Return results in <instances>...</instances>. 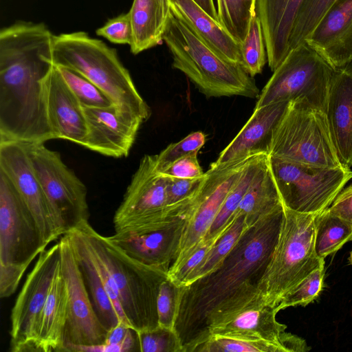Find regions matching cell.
<instances>
[{
  "label": "cell",
  "mask_w": 352,
  "mask_h": 352,
  "mask_svg": "<svg viewBox=\"0 0 352 352\" xmlns=\"http://www.w3.org/2000/svg\"><path fill=\"white\" fill-rule=\"evenodd\" d=\"M137 333L141 352H184L179 338L173 329L158 326Z\"/></svg>",
  "instance_id": "f35d334b"
},
{
  "label": "cell",
  "mask_w": 352,
  "mask_h": 352,
  "mask_svg": "<svg viewBox=\"0 0 352 352\" xmlns=\"http://www.w3.org/2000/svg\"><path fill=\"white\" fill-rule=\"evenodd\" d=\"M185 223L183 219L157 230L108 237L133 259L168 273L177 258Z\"/></svg>",
  "instance_id": "7402d4cb"
},
{
  "label": "cell",
  "mask_w": 352,
  "mask_h": 352,
  "mask_svg": "<svg viewBox=\"0 0 352 352\" xmlns=\"http://www.w3.org/2000/svg\"><path fill=\"white\" fill-rule=\"evenodd\" d=\"M192 205L170 207L166 177L156 168V155H145L129 184L113 222L116 234H142L186 219Z\"/></svg>",
  "instance_id": "9c48e42d"
},
{
  "label": "cell",
  "mask_w": 352,
  "mask_h": 352,
  "mask_svg": "<svg viewBox=\"0 0 352 352\" xmlns=\"http://www.w3.org/2000/svg\"><path fill=\"white\" fill-rule=\"evenodd\" d=\"M282 203L267 158L233 216H243L250 226Z\"/></svg>",
  "instance_id": "f1b7e54d"
},
{
  "label": "cell",
  "mask_w": 352,
  "mask_h": 352,
  "mask_svg": "<svg viewBox=\"0 0 352 352\" xmlns=\"http://www.w3.org/2000/svg\"><path fill=\"white\" fill-rule=\"evenodd\" d=\"M232 221L233 218L221 231L216 234L206 237L176 271L168 274V278L178 286L183 285L189 275L204 261L212 246L228 229Z\"/></svg>",
  "instance_id": "7bdbcfd3"
},
{
  "label": "cell",
  "mask_w": 352,
  "mask_h": 352,
  "mask_svg": "<svg viewBox=\"0 0 352 352\" xmlns=\"http://www.w3.org/2000/svg\"><path fill=\"white\" fill-rule=\"evenodd\" d=\"M60 272L68 296V319L65 333V351L74 346L104 344L109 331L99 320L67 234L58 241Z\"/></svg>",
  "instance_id": "9a60e30c"
},
{
  "label": "cell",
  "mask_w": 352,
  "mask_h": 352,
  "mask_svg": "<svg viewBox=\"0 0 352 352\" xmlns=\"http://www.w3.org/2000/svg\"><path fill=\"white\" fill-rule=\"evenodd\" d=\"M334 69L305 41L292 49L274 71L254 109L301 100L325 113Z\"/></svg>",
  "instance_id": "30bf717a"
},
{
  "label": "cell",
  "mask_w": 352,
  "mask_h": 352,
  "mask_svg": "<svg viewBox=\"0 0 352 352\" xmlns=\"http://www.w3.org/2000/svg\"><path fill=\"white\" fill-rule=\"evenodd\" d=\"M352 241V224L330 211L329 208L316 215L315 252L322 259L336 252Z\"/></svg>",
  "instance_id": "f546056e"
},
{
  "label": "cell",
  "mask_w": 352,
  "mask_h": 352,
  "mask_svg": "<svg viewBox=\"0 0 352 352\" xmlns=\"http://www.w3.org/2000/svg\"><path fill=\"white\" fill-rule=\"evenodd\" d=\"M169 12L160 0H133L129 12L132 28L129 46L133 54L162 43Z\"/></svg>",
  "instance_id": "83f0119b"
},
{
  "label": "cell",
  "mask_w": 352,
  "mask_h": 352,
  "mask_svg": "<svg viewBox=\"0 0 352 352\" xmlns=\"http://www.w3.org/2000/svg\"><path fill=\"white\" fill-rule=\"evenodd\" d=\"M56 67L82 107H105L114 104L106 94L80 74L67 67Z\"/></svg>",
  "instance_id": "d590c367"
},
{
  "label": "cell",
  "mask_w": 352,
  "mask_h": 352,
  "mask_svg": "<svg viewBox=\"0 0 352 352\" xmlns=\"http://www.w3.org/2000/svg\"><path fill=\"white\" fill-rule=\"evenodd\" d=\"M324 265L311 272L285 294L278 305V310L306 306L317 299L324 287Z\"/></svg>",
  "instance_id": "74e56055"
},
{
  "label": "cell",
  "mask_w": 352,
  "mask_h": 352,
  "mask_svg": "<svg viewBox=\"0 0 352 352\" xmlns=\"http://www.w3.org/2000/svg\"><path fill=\"white\" fill-rule=\"evenodd\" d=\"M217 15L221 26L242 44L248 34L256 0H217Z\"/></svg>",
  "instance_id": "d6a6232c"
},
{
  "label": "cell",
  "mask_w": 352,
  "mask_h": 352,
  "mask_svg": "<svg viewBox=\"0 0 352 352\" xmlns=\"http://www.w3.org/2000/svg\"><path fill=\"white\" fill-rule=\"evenodd\" d=\"M192 352H282L277 345L264 341H252L210 335Z\"/></svg>",
  "instance_id": "8d00e7d4"
},
{
  "label": "cell",
  "mask_w": 352,
  "mask_h": 352,
  "mask_svg": "<svg viewBox=\"0 0 352 352\" xmlns=\"http://www.w3.org/2000/svg\"><path fill=\"white\" fill-rule=\"evenodd\" d=\"M60 264V250L57 242L40 253L27 275L11 311V351H38L36 337L40 318Z\"/></svg>",
  "instance_id": "4fadbf2b"
},
{
  "label": "cell",
  "mask_w": 352,
  "mask_h": 352,
  "mask_svg": "<svg viewBox=\"0 0 352 352\" xmlns=\"http://www.w3.org/2000/svg\"><path fill=\"white\" fill-rule=\"evenodd\" d=\"M82 107L87 128L82 146L109 157H126L144 122L115 104Z\"/></svg>",
  "instance_id": "ac0fdd59"
},
{
  "label": "cell",
  "mask_w": 352,
  "mask_h": 352,
  "mask_svg": "<svg viewBox=\"0 0 352 352\" xmlns=\"http://www.w3.org/2000/svg\"><path fill=\"white\" fill-rule=\"evenodd\" d=\"M49 126L54 139L83 146L87 133L83 107L53 65L43 81Z\"/></svg>",
  "instance_id": "ffe728a7"
},
{
  "label": "cell",
  "mask_w": 352,
  "mask_h": 352,
  "mask_svg": "<svg viewBox=\"0 0 352 352\" xmlns=\"http://www.w3.org/2000/svg\"><path fill=\"white\" fill-rule=\"evenodd\" d=\"M242 67L252 77L261 74L267 60L261 20L256 11L252 16L248 34L241 44Z\"/></svg>",
  "instance_id": "836d02e7"
},
{
  "label": "cell",
  "mask_w": 352,
  "mask_h": 352,
  "mask_svg": "<svg viewBox=\"0 0 352 352\" xmlns=\"http://www.w3.org/2000/svg\"><path fill=\"white\" fill-rule=\"evenodd\" d=\"M158 172L164 176L177 178H194L205 175L199 163L197 153L180 157Z\"/></svg>",
  "instance_id": "f6af8a7d"
},
{
  "label": "cell",
  "mask_w": 352,
  "mask_h": 352,
  "mask_svg": "<svg viewBox=\"0 0 352 352\" xmlns=\"http://www.w3.org/2000/svg\"><path fill=\"white\" fill-rule=\"evenodd\" d=\"M65 234L70 239L94 310L101 323L109 331L122 322L109 298L104 280L79 231L75 228Z\"/></svg>",
  "instance_id": "4316f807"
},
{
  "label": "cell",
  "mask_w": 352,
  "mask_h": 352,
  "mask_svg": "<svg viewBox=\"0 0 352 352\" xmlns=\"http://www.w3.org/2000/svg\"><path fill=\"white\" fill-rule=\"evenodd\" d=\"M268 165L285 207L318 214L330 206L352 178L350 167H322L267 157Z\"/></svg>",
  "instance_id": "8fae6325"
},
{
  "label": "cell",
  "mask_w": 352,
  "mask_h": 352,
  "mask_svg": "<svg viewBox=\"0 0 352 352\" xmlns=\"http://www.w3.org/2000/svg\"><path fill=\"white\" fill-rule=\"evenodd\" d=\"M179 296V286L169 278L162 283L157 300L159 326L173 329Z\"/></svg>",
  "instance_id": "b9f144b4"
},
{
  "label": "cell",
  "mask_w": 352,
  "mask_h": 352,
  "mask_svg": "<svg viewBox=\"0 0 352 352\" xmlns=\"http://www.w3.org/2000/svg\"><path fill=\"white\" fill-rule=\"evenodd\" d=\"M167 202L176 207L193 204L206 179L205 175L194 178L166 177Z\"/></svg>",
  "instance_id": "ab89813d"
},
{
  "label": "cell",
  "mask_w": 352,
  "mask_h": 352,
  "mask_svg": "<svg viewBox=\"0 0 352 352\" xmlns=\"http://www.w3.org/2000/svg\"><path fill=\"white\" fill-rule=\"evenodd\" d=\"M289 103L280 102L254 109L248 122L208 169L226 168L258 154L268 155L273 131Z\"/></svg>",
  "instance_id": "d6986e66"
},
{
  "label": "cell",
  "mask_w": 352,
  "mask_h": 352,
  "mask_svg": "<svg viewBox=\"0 0 352 352\" xmlns=\"http://www.w3.org/2000/svg\"><path fill=\"white\" fill-rule=\"evenodd\" d=\"M47 246L16 188L0 170L1 298L15 292L29 265Z\"/></svg>",
  "instance_id": "52a82bcc"
},
{
  "label": "cell",
  "mask_w": 352,
  "mask_h": 352,
  "mask_svg": "<svg viewBox=\"0 0 352 352\" xmlns=\"http://www.w3.org/2000/svg\"><path fill=\"white\" fill-rule=\"evenodd\" d=\"M214 20L219 22L217 10L213 0H192Z\"/></svg>",
  "instance_id": "7dc6e473"
},
{
  "label": "cell",
  "mask_w": 352,
  "mask_h": 352,
  "mask_svg": "<svg viewBox=\"0 0 352 352\" xmlns=\"http://www.w3.org/2000/svg\"><path fill=\"white\" fill-rule=\"evenodd\" d=\"M206 135L201 131H195L177 142L169 144L156 155V168L159 171L177 159L193 153H198L204 145Z\"/></svg>",
  "instance_id": "60d3db41"
},
{
  "label": "cell",
  "mask_w": 352,
  "mask_h": 352,
  "mask_svg": "<svg viewBox=\"0 0 352 352\" xmlns=\"http://www.w3.org/2000/svg\"><path fill=\"white\" fill-rule=\"evenodd\" d=\"M336 0H303L294 21L289 52L305 42L321 17Z\"/></svg>",
  "instance_id": "e575fe53"
},
{
  "label": "cell",
  "mask_w": 352,
  "mask_h": 352,
  "mask_svg": "<svg viewBox=\"0 0 352 352\" xmlns=\"http://www.w3.org/2000/svg\"><path fill=\"white\" fill-rule=\"evenodd\" d=\"M303 0H256L267 63L274 71L289 53V40L294 19Z\"/></svg>",
  "instance_id": "cb8c5ba5"
},
{
  "label": "cell",
  "mask_w": 352,
  "mask_h": 352,
  "mask_svg": "<svg viewBox=\"0 0 352 352\" xmlns=\"http://www.w3.org/2000/svg\"><path fill=\"white\" fill-rule=\"evenodd\" d=\"M267 156L265 154H258L248 160L240 177L227 195L206 237L221 231L231 221L255 176L266 162Z\"/></svg>",
  "instance_id": "4dcf8cb0"
},
{
  "label": "cell",
  "mask_w": 352,
  "mask_h": 352,
  "mask_svg": "<svg viewBox=\"0 0 352 352\" xmlns=\"http://www.w3.org/2000/svg\"><path fill=\"white\" fill-rule=\"evenodd\" d=\"M232 217V223L214 243L204 261L189 275L183 285L190 283L216 270L250 226L247 224L243 216L234 215Z\"/></svg>",
  "instance_id": "1f68e13d"
},
{
  "label": "cell",
  "mask_w": 352,
  "mask_h": 352,
  "mask_svg": "<svg viewBox=\"0 0 352 352\" xmlns=\"http://www.w3.org/2000/svg\"><path fill=\"white\" fill-rule=\"evenodd\" d=\"M284 208L279 234L259 283L264 304L276 307L289 290L325 264L315 252L316 214Z\"/></svg>",
  "instance_id": "8992f818"
},
{
  "label": "cell",
  "mask_w": 352,
  "mask_h": 352,
  "mask_svg": "<svg viewBox=\"0 0 352 352\" xmlns=\"http://www.w3.org/2000/svg\"><path fill=\"white\" fill-rule=\"evenodd\" d=\"M349 262L351 265H352V250L350 253V256H349Z\"/></svg>",
  "instance_id": "681fc988"
},
{
  "label": "cell",
  "mask_w": 352,
  "mask_h": 352,
  "mask_svg": "<svg viewBox=\"0 0 352 352\" xmlns=\"http://www.w3.org/2000/svg\"><path fill=\"white\" fill-rule=\"evenodd\" d=\"M329 209L352 224V184L338 193Z\"/></svg>",
  "instance_id": "bcb514c9"
},
{
  "label": "cell",
  "mask_w": 352,
  "mask_h": 352,
  "mask_svg": "<svg viewBox=\"0 0 352 352\" xmlns=\"http://www.w3.org/2000/svg\"><path fill=\"white\" fill-rule=\"evenodd\" d=\"M160 1L167 8L169 9L168 0H160Z\"/></svg>",
  "instance_id": "c3c4849f"
},
{
  "label": "cell",
  "mask_w": 352,
  "mask_h": 352,
  "mask_svg": "<svg viewBox=\"0 0 352 352\" xmlns=\"http://www.w3.org/2000/svg\"><path fill=\"white\" fill-rule=\"evenodd\" d=\"M23 143L35 174L67 232L88 223L89 210L84 183L64 163L59 153L47 148L44 142Z\"/></svg>",
  "instance_id": "7c38bea8"
},
{
  "label": "cell",
  "mask_w": 352,
  "mask_h": 352,
  "mask_svg": "<svg viewBox=\"0 0 352 352\" xmlns=\"http://www.w3.org/2000/svg\"><path fill=\"white\" fill-rule=\"evenodd\" d=\"M52 62L80 74L120 109L146 121L151 111L114 48L83 31L53 36Z\"/></svg>",
  "instance_id": "3957f363"
},
{
  "label": "cell",
  "mask_w": 352,
  "mask_h": 352,
  "mask_svg": "<svg viewBox=\"0 0 352 352\" xmlns=\"http://www.w3.org/2000/svg\"><path fill=\"white\" fill-rule=\"evenodd\" d=\"M284 205L259 218L214 271L179 286L173 329L184 352L210 336L212 327L252 306L264 304L259 290L276 245Z\"/></svg>",
  "instance_id": "6da1fadb"
},
{
  "label": "cell",
  "mask_w": 352,
  "mask_h": 352,
  "mask_svg": "<svg viewBox=\"0 0 352 352\" xmlns=\"http://www.w3.org/2000/svg\"><path fill=\"white\" fill-rule=\"evenodd\" d=\"M163 39L172 55L173 67L184 73L207 97L259 96L253 77L242 65L214 52L170 10Z\"/></svg>",
  "instance_id": "5b68a950"
},
{
  "label": "cell",
  "mask_w": 352,
  "mask_h": 352,
  "mask_svg": "<svg viewBox=\"0 0 352 352\" xmlns=\"http://www.w3.org/2000/svg\"><path fill=\"white\" fill-rule=\"evenodd\" d=\"M169 9L211 50L242 65L241 44L192 0H168Z\"/></svg>",
  "instance_id": "d4e9b609"
},
{
  "label": "cell",
  "mask_w": 352,
  "mask_h": 352,
  "mask_svg": "<svg viewBox=\"0 0 352 352\" xmlns=\"http://www.w3.org/2000/svg\"><path fill=\"white\" fill-rule=\"evenodd\" d=\"M325 113L342 164L352 166V60L336 67Z\"/></svg>",
  "instance_id": "603a6c76"
},
{
  "label": "cell",
  "mask_w": 352,
  "mask_h": 352,
  "mask_svg": "<svg viewBox=\"0 0 352 352\" xmlns=\"http://www.w3.org/2000/svg\"><path fill=\"white\" fill-rule=\"evenodd\" d=\"M96 34L113 43L129 45L132 38L129 13L121 14L109 19L103 26L97 29Z\"/></svg>",
  "instance_id": "ee69618b"
},
{
  "label": "cell",
  "mask_w": 352,
  "mask_h": 352,
  "mask_svg": "<svg viewBox=\"0 0 352 352\" xmlns=\"http://www.w3.org/2000/svg\"><path fill=\"white\" fill-rule=\"evenodd\" d=\"M54 34L17 21L0 31V141L45 142L49 126L43 81L52 68Z\"/></svg>",
  "instance_id": "7a4b0ae2"
},
{
  "label": "cell",
  "mask_w": 352,
  "mask_h": 352,
  "mask_svg": "<svg viewBox=\"0 0 352 352\" xmlns=\"http://www.w3.org/2000/svg\"><path fill=\"white\" fill-rule=\"evenodd\" d=\"M269 156L322 167L343 165L326 113L305 100L289 102L274 128Z\"/></svg>",
  "instance_id": "ba28073f"
},
{
  "label": "cell",
  "mask_w": 352,
  "mask_h": 352,
  "mask_svg": "<svg viewBox=\"0 0 352 352\" xmlns=\"http://www.w3.org/2000/svg\"><path fill=\"white\" fill-rule=\"evenodd\" d=\"M67 319V289L60 264L40 318L36 337L38 351H65Z\"/></svg>",
  "instance_id": "484cf974"
},
{
  "label": "cell",
  "mask_w": 352,
  "mask_h": 352,
  "mask_svg": "<svg viewBox=\"0 0 352 352\" xmlns=\"http://www.w3.org/2000/svg\"><path fill=\"white\" fill-rule=\"evenodd\" d=\"M305 41L334 68L352 60V0H336Z\"/></svg>",
  "instance_id": "44dd1931"
},
{
  "label": "cell",
  "mask_w": 352,
  "mask_h": 352,
  "mask_svg": "<svg viewBox=\"0 0 352 352\" xmlns=\"http://www.w3.org/2000/svg\"><path fill=\"white\" fill-rule=\"evenodd\" d=\"M278 307L265 304L250 307L212 327L210 335L264 341L279 346L282 352H305L311 349L301 338L285 331L287 326L278 322ZM209 336V337H210Z\"/></svg>",
  "instance_id": "e0dca14e"
},
{
  "label": "cell",
  "mask_w": 352,
  "mask_h": 352,
  "mask_svg": "<svg viewBox=\"0 0 352 352\" xmlns=\"http://www.w3.org/2000/svg\"><path fill=\"white\" fill-rule=\"evenodd\" d=\"M76 228L109 272L131 327L136 331L157 328V296L162 283L168 278V273L133 259L89 222Z\"/></svg>",
  "instance_id": "277c9868"
},
{
  "label": "cell",
  "mask_w": 352,
  "mask_h": 352,
  "mask_svg": "<svg viewBox=\"0 0 352 352\" xmlns=\"http://www.w3.org/2000/svg\"><path fill=\"white\" fill-rule=\"evenodd\" d=\"M0 170L16 188L47 245L67 232L35 174L23 142L0 141Z\"/></svg>",
  "instance_id": "5bb4252c"
},
{
  "label": "cell",
  "mask_w": 352,
  "mask_h": 352,
  "mask_svg": "<svg viewBox=\"0 0 352 352\" xmlns=\"http://www.w3.org/2000/svg\"><path fill=\"white\" fill-rule=\"evenodd\" d=\"M248 160L223 169H208L206 173L205 182L186 219L177 258L168 274L176 271L206 237L227 195L240 177Z\"/></svg>",
  "instance_id": "2e32d148"
}]
</instances>
